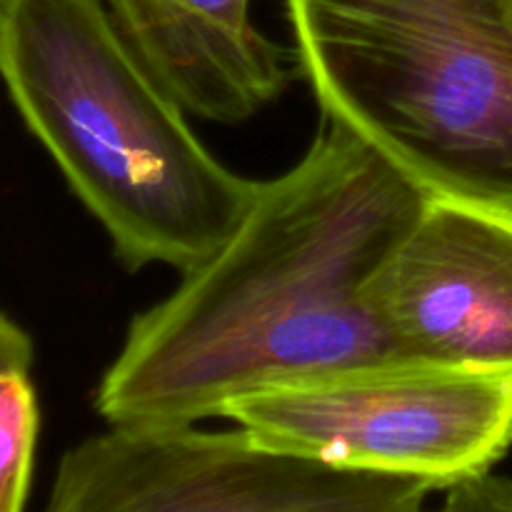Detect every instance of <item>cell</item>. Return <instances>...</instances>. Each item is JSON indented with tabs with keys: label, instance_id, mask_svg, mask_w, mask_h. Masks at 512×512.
Instances as JSON below:
<instances>
[{
	"label": "cell",
	"instance_id": "2",
	"mask_svg": "<svg viewBox=\"0 0 512 512\" xmlns=\"http://www.w3.org/2000/svg\"><path fill=\"white\" fill-rule=\"evenodd\" d=\"M0 80L130 270L188 273L253 205L260 180L205 148L103 0H0Z\"/></svg>",
	"mask_w": 512,
	"mask_h": 512
},
{
	"label": "cell",
	"instance_id": "5",
	"mask_svg": "<svg viewBox=\"0 0 512 512\" xmlns=\"http://www.w3.org/2000/svg\"><path fill=\"white\" fill-rule=\"evenodd\" d=\"M428 483L330 468L243 428L110 425L55 468L43 512H425Z\"/></svg>",
	"mask_w": 512,
	"mask_h": 512
},
{
	"label": "cell",
	"instance_id": "10",
	"mask_svg": "<svg viewBox=\"0 0 512 512\" xmlns=\"http://www.w3.org/2000/svg\"><path fill=\"white\" fill-rule=\"evenodd\" d=\"M33 368V340L15 320L0 313V370Z\"/></svg>",
	"mask_w": 512,
	"mask_h": 512
},
{
	"label": "cell",
	"instance_id": "7",
	"mask_svg": "<svg viewBox=\"0 0 512 512\" xmlns=\"http://www.w3.org/2000/svg\"><path fill=\"white\" fill-rule=\"evenodd\" d=\"M115 28L180 108L243 123L290 83L283 48L250 23V0H103Z\"/></svg>",
	"mask_w": 512,
	"mask_h": 512
},
{
	"label": "cell",
	"instance_id": "1",
	"mask_svg": "<svg viewBox=\"0 0 512 512\" xmlns=\"http://www.w3.org/2000/svg\"><path fill=\"white\" fill-rule=\"evenodd\" d=\"M428 200L325 120L298 165L260 180L230 238L130 323L98 413L108 425H198L243 395L408 363L370 285Z\"/></svg>",
	"mask_w": 512,
	"mask_h": 512
},
{
	"label": "cell",
	"instance_id": "3",
	"mask_svg": "<svg viewBox=\"0 0 512 512\" xmlns=\"http://www.w3.org/2000/svg\"><path fill=\"white\" fill-rule=\"evenodd\" d=\"M300 73L430 200L512 218V0H285Z\"/></svg>",
	"mask_w": 512,
	"mask_h": 512
},
{
	"label": "cell",
	"instance_id": "6",
	"mask_svg": "<svg viewBox=\"0 0 512 512\" xmlns=\"http://www.w3.org/2000/svg\"><path fill=\"white\" fill-rule=\"evenodd\" d=\"M370 303L408 363L512 380V218L428 200Z\"/></svg>",
	"mask_w": 512,
	"mask_h": 512
},
{
	"label": "cell",
	"instance_id": "9",
	"mask_svg": "<svg viewBox=\"0 0 512 512\" xmlns=\"http://www.w3.org/2000/svg\"><path fill=\"white\" fill-rule=\"evenodd\" d=\"M445 493L440 512H512V478L493 475V470L463 480Z\"/></svg>",
	"mask_w": 512,
	"mask_h": 512
},
{
	"label": "cell",
	"instance_id": "4",
	"mask_svg": "<svg viewBox=\"0 0 512 512\" xmlns=\"http://www.w3.org/2000/svg\"><path fill=\"white\" fill-rule=\"evenodd\" d=\"M220 418L330 468L448 490L490 473L512 448V380L393 363L243 395Z\"/></svg>",
	"mask_w": 512,
	"mask_h": 512
},
{
	"label": "cell",
	"instance_id": "8",
	"mask_svg": "<svg viewBox=\"0 0 512 512\" xmlns=\"http://www.w3.org/2000/svg\"><path fill=\"white\" fill-rule=\"evenodd\" d=\"M40 410L30 368L0 370V512H25Z\"/></svg>",
	"mask_w": 512,
	"mask_h": 512
}]
</instances>
